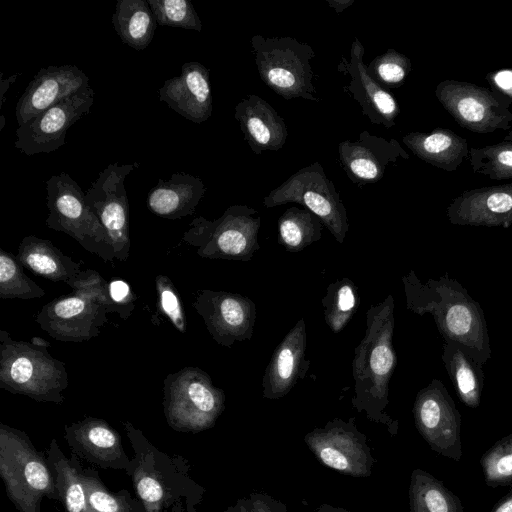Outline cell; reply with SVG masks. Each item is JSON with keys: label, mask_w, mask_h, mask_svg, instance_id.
I'll return each mask as SVG.
<instances>
[{"label": "cell", "mask_w": 512, "mask_h": 512, "mask_svg": "<svg viewBox=\"0 0 512 512\" xmlns=\"http://www.w3.org/2000/svg\"><path fill=\"white\" fill-rule=\"evenodd\" d=\"M110 296L118 309V315L126 320L135 308V296L129 284L122 280L110 282Z\"/></svg>", "instance_id": "43"}, {"label": "cell", "mask_w": 512, "mask_h": 512, "mask_svg": "<svg viewBox=\"0 0 512 512\" xmlns=\"http://www.w3.org/2000/svg\"><path fill=\"white\" fill-rule=\"evenodd\" d=\"M394 327V299L388 295L366 312L365 333L352 361L354 395L351 399L357 412H364L371 422L385 425L392 436L398 433L399 424L385 409L389 404V383L397 365Z\"/></svg>", "instance_id": "2"}, {"label": "cell", "mask_w": 512, "mask_h": 512, "mask_svg": "<svg viewBox=\"0 0 512 512\" xmlns=\"http://www.w3.org/2000/svg\"><path fill=\"white\" fill-rule=\"evenodd\" d=\"M442 350V361L459 399L469 408H477L484 384L482 365L453 342H443Z\"/></svg>", "instance_id": "29"}, {"label": "cell", "mask_w": 512, "mask_h": 512, "mask_svg": "<svg viewBox=\"0 0 512 512\" xmlns=\"http://www.w3.org/2000/svg\"><path fill=\"white\" fill-rule=\"evenodd\" d=\"M234 117L253 153L278 151L285 145L288 135L285 120L260 96L252 94L239 101Z\"/></svg>", "instance_id": "25"}, {"label": "cell", "mask_w": 512, "mask_h": 512, "mask_svg": "<svg viewBox=\"0 0 512 512\" xmlns=\"http://www.w3.org/2000/svg\"><path fill=\"white\" fill-rule=\"evenodd\" d=\"M138 163L109 164L85 193V200L108 233L115 259L130 254L129 204L124 180Z\"/></svg>", "instance_id": "13"}, {"label": "cell", "mask_w": 512, "mask_h": 512, "mask_svg": "<svg viewBox=\"0 0 512 512\" xmlns=\"http://www.w3.org/2000/svg\"><path fill=\"white\" fill-rule=\"evenodd\" d=\"M411 69L410 59L392 48L375 57L367 65V71L370 76L381 86L388 87L402 85Z\"/></svg>", "instance_id": "40"}, {"label": "cell", "mask_w": 512, "mask_h": 512, "mask_svg": "<svg viewBox=\"0 0 512 512\" xmlns=\"http://www.w3.org/2000/svg\"><path fill=\"white\" fill-rule=\"evenodd\" d=\"M31 343L36 345V346H39V347H45V348H48L50 346V343L40 337H33L31 339Z\"/></svg>", "instance_id": "51"}, {"label": "cell", "mask_w": 512, "mask_h": 512, "mask_svg": "<svg viewBox=\"0 0 512 512\" xmlns=\"http://www.w3.org/2000/svg\"><path fill=\"white\" fill-rule=\"evenodd\" d=\"M365 48L358 38L351 44L349 59L342 57L337 70L349 77L343 90L361 106L362 113L373 124L391 128L396 125L400 109L396 99L367 71Z\"/></svg>", "instance_id": "18"}, {"label": "cell", "mask_w": 512, "mask_h": 512, "mask_svg": "<svg viewBox=\"0 0 512 512\" xmlns=\"http://www.w3.org/2000/svg\"><path fill=\"white\" fill-rule=\"evenodd\" d=\"M0 475L19 512H41L44 497L60 500L53 471L27 435L0 424Z\"/></svg>", "instance_id": "4"}, {"label": "cell", "mask_w": 512, "mask_h": 512, "mask_svg": "<svg viewBox=\"0 0 512 512\" xmlns=\"http://www.w3.org/2000/svg\"><path fill=\"white\" fill-rule=\"evenodd\" d=\"M206 192L200 177L174 173L170 179H159L147 195L148 209L166 219H180L194 214Z\"/></svg>", "instance_id": "26"}, {"label": "cell", "mask_w": 512, "mask_h": 512, "mask_svg": "<svg viewBox=\"0 0 512 512\" xmlns=\"http://www.w3.org/2000/svg\"><path fill=\"white\" fill-rule=\"evenodd\" d=\"M124 427L135 451L127 472L132 477L135 491L146 512H164L181 496L176 492V478H170L176 474V470H172L173 463L151 446L130 422H124Z\"/></svg>", "instance_id": "14"}, {"label": "cell", "mask_w": 512, "mask_h": 512, "mask_svg": "<svg viewBox=\"0 0 512 512\" xmlns=\"http://www.w3.org/2000/svg\"><path fill=\"white\" fill-rule=\"evenodd\" d=\"M17 76H18V74L13 75V76L9 77L8 79L1 78V88H0L1 89V94H0L1 107L4 103V97H5L6 90L9 88L10 84L16 80Z\"/></svg>", "instance_id": "50"}, {"label": "cell", "mask_w": 512, "mask_h": 512, "mask_svg": "<svg viewBox=\"0 0 512 512\" xmlns=\"http://www.w3.org/2000/svg\"><path fill=\"white\" fill-rule=\"evenodd\" d=\"M490 512H512V484L506 495L495 503Z\"/></svg>", "instance_id": "46"}, {"label": "cell", "mask_w": 512, "mask_h": 512, "mask_svg": "<svg viewBox=\"0 0 512 512\" xmlns=\"http://www.w3.org/2000/svg\"><path fill=\"white\" fill-rule=\"evenodd\" d=\"M313 512H352L342 507L332 506L331 504L324 503L319 505Z\"/></svg>", "instance_id": "49"}, {"label": "cell", "mask_w": 512, "mask_h": 512, "mask_svg": "<svg viewBox=\"0 0 512 512\" xmlns=\"http://www.w3.org/2000/svg\"><path fill=\"white\" fill-rule=\"evenodd\" d=\"M355 421V417L348 421L334 418L308 432L304 442L322 465L343 475L365 478L372 474L376 459Z\"/></svg>", "instance_id": "11"}, {"label": "cell", "mask_w": 512, "mask_h": 512, "mask_svg": "<svg viewBox=\"0 0 512 512\" xmlns=\"http://www.w3.org/2000/svg\"><path fill=\"white\" fill-rule=\"evenodd\" d=\"M321 302L325 323L332 332L339 333L358 309V287L347 277L337 279L328 285Z\"/></svg>", "instance_id": "34"}, {"label": "cell", "mask_w": 512, "mask_h": 512, "mask_svg": "<svg viewBox=\"0 0 512 512\" xmlns=\"http://www.w3.org/2000/svg\"><path fill=\"white\" fill-rule=\"evenodd\" d=\"M46 225L63 232L105 262L115 259L108 233L85 200L79 184L67 173L51 176L46 182Z\"/></svg>", "instance_id": "8"}, {"label": "cell", "mask_w": 512, "mask_h": 512, "mask_svg": "<svg viewBox=\"0 0 512 512\" xmlns=\"http://www.w3.org/2000/svg\"><path fill=\"white\" fill-rule=\"evenodd\" d=\"M251 51L261 80L286 100L320 101L313 85L312 47L292 37L254 35Z\"/></svg>", "instance_id": "5"}, {"label": "cell", "mask_w": 512, "mask_h": 512, "mask_svg": "<svg viewBox=\"0 0 512 512\" xmlns=\"http://www.w3.org/2000/svg\"><path fill=\"white\" fill-rule=\"evenodd\" d=\"M186 506H187L186 512H196V510L194 508V503L191 499L186 500Z\"/></svg>", "instance_id": "52"}, {"label": "cell", "mask_w": 512, "mask_h": 512, "mask_svg": "<svg viewBox=\"0 0 512 512\" xmlns=\"http://www.w3.org/2000/svg\"><path fill=\"white\" fill-rule=\"evenodd\" d=\"M493 85V90L507 95L512 99V71L502 70L486 77Z\"/></svg>", "instance_id": "45"}, {"label": "cell", "mask_w": 512, "mask_h": 512, "mask_svg": "<svg viewBox=\"0 0 512 512\" xmlns=\"http://www.w3.org/2000/svg\"><path fill=\"white\" fill-rule=\"evenodd\" d=\"M112 23L121 41L136 50L150 44L157 26L147 0H118Z\"/></svg>", "instance_id": "30"}, {"label": "cell", "mask_w": 512, "mask_h": 512, "mask_svg": "<svg viewBox=\"0 0 512 512\" xmlns=\"http://www.w3.org/2000/svg\"><path fill=\"white\" fill-rule=\"evenodd\" d=\"M297 203L315 214L342 244L349 230L346 207L319 162L303 167L263 198L266 208Z\"/></svg>", "instance_id": "9"}, {"label": "cell", "mask_w": 512, "mask_h": 512, "mask_svg": "<svg viewBox=\"0 0 512 512\" xmlns=\"http://www.w3.org/2000/svg\"><path fill=\"white\" fill-rule=\"evenodd\" d=\"M406 308L423 316L431 314L443 342H453L477 363L491 357L490 337L480 304L448 274L422 282L414 270L402 276Z\"/></svg>", "instance_id": "1"}, {"label": "cell", "mask_w": 512, "mask_h": 512, "mask_svg": "<svg viewBox=\"0 0 512 512\" xmlns=\"http://www.w3.org/2000/svg\"><path fill=\"white\" fill-rule=\"evenodd\" d=\"M209 74L199 62L184 63L180 75L167 79L159 89V99L184 118L205 122L212 114Z\"/></svg>", "instance_id": "24"}, {"label": "cell", "mask_w": 512, "mask_h": 512, "mask_svg": "<svg viewBox=\"0 0 512 512\" xmlns=\"http://www.w3.org/2000/svg\"><path fill=\"white\" fill-rule=\"evenodd\" d=\"M338 155L347 177L358 186L378 182L390 164L409 159L396 139L387 140L368 131L361 132L356 141L340 142Z\"/></svg>", "instance_id": "19"}, {"label": "cell", "mask_w": 512, "mask_h": 512, "mask_svg": "<svg viewBox=\"0 0 512 512\" xmlns=\"http://www.w3.org/2000/svg\"><path fill=\"white\" fill-rule=\"evenodd\" d=\"M469 163L473 173L490 180L512 178V141H502L484 147L469 149Z\"/></svg>", "instance_id": "36"}, {"label": "cell", "mask_w": 512, "mask_h": 512, "mask_svg": "<svg viewBox=\"0 0 512 512\" xmlns=\"http://www.w3.org/2000/svg\"><path fill=\"white\" fill-rule=\"evenodd\" d=\"M47 461L52 468L60 500L67 512H89L80 468L72 459L63 455L55 439L50 443Z\"/></svg>", "instance_id": "32"}, {"label": "cell", "mask_w": 512, "mask_h": 512, "mask_svg": "<svg viewBox=\"0 0 512 512\" xmlns=\"http://www.w3.org/2000/svg\"><path fill=\"white\" fill-rule=\"evenodd\" d=\"M16 257L23 267L53 282L67 283L82 271L84 264L64 254L51 241L34 235L22 239Z\"/></svg>", "instance_id": "28"}, {"label": "cell", "mask_w": 512, "mask_h": 512, "mask_svg": "<svg viewBox=\"0 0 512 512\" xmlns=\"http://www.w3.org/2000/svg\"><path fill=\"white\" fill-rule=\"evenodd\" d=\"M89 86V78L75 65H51L40 69L17 102L15 113L18 125L27 123Z\"/></svg>", "instance_id": "20"}, {"label": "cell", "mask_w": 512, "mask_h": 512, "mask_svg": "<svg viewBox=\"0 0 512 512\" xmlns=\"http://www.w3.org/2000/svg\"><path fill=\"white\" fill-rule=\"evenodd\" d=\"M65 438L75 454L102 468L128 472L132 466L120 434L103 419L86 417L66 425Z\"/></svg>", "instance_id": "23"}, {"label": "cell", "mask_w": 512, "mask_h": 512, "mask_svg": "<svg viewBox=\"0 0 512 512\" xmlns=\"http://www.w3.org/2000/svg\"><path fill=\"white\" fill-rule=\"evenodd\" d=\"M257 214L247 205H232L217 219H193L182 239L202 258L248 262L260 249Z\"/></svg>", "instance_id": "7"}, {"label": "cell", "mask_w": 512, "mask_h": 512, "mask_svg": "<svg viewBox=\"0 0 512 512\" xmlns=\"http://www.w3.org/2000/svg\"><path fill=\"white\" fill-rule=\"evenodd\" d=\"M155 286L160 310L180 333H185L187 331L186 316L174 284L167 276L157 275Z\"/></svg>", "instance_id": "42"}, {"label": "cell", "mask_w": 512, "mask_h": 512, "mask_svg": "<svg viewBox=\"0 0 512 512\" xmlns=\"http://www.w3.org/2000/svg\"><path fill=\"white\" fill-rule=\"evenodd\" d=\"M89 512H93V511H91V510L89 509Z\"/></svg>", "instance_id": "54"}, {"label": "cell", "mask_w": 512, "mask_h": 512, "mask_svg": "<svg viewBox=\"0 0 512 512\" xmlns=\"http://www.w3.org/2000/svg\"><path fill=\"white\" fill-rule=\"evenodd\" d=\"M107 314L103 305L73 292L45 304L35 320L53 339L83 342L99 335L108 321Z\"/></svg>", "instance_id": "17"}, {"label": "cell", "mask_w": 512, "mask_h": 512, "mask_svg": "<svg viewBox=\"0 0 512 512\" xmlns=\"http://www.w3.org/2000/svg\"><path fill=\"white\" fill-rule=\"evenodd\" d=\"M167 424L178 432L197 433L212 428L225 409V393L198 367L168 374L163 382Z\"/></svg>", "instance_id": "6"}, {"label": "cell", "mask_w": 512, "mask_h": 512, "mask_svg": "<svg viewBox=\"0 0 512 512\" xmlns=\"http://www.w3.org/2000/svg\"><path fill=\"white\" fill-rule=\"evenodd\" d=\"M410 512H464L457 495L429 472L415 469L409 484Z\"/></svg>", "instance_id": "31"}, {"label": "cell", "mask_w": 512, "mask_h": 512, "mask_svg": "<svg viewBox=\"0 0 512 512\" xmlns=\"http://www.w3.org/2000/svg\"><path fill=\"white\" fill-rule=\"evenodd\" d=\"M324 224L306 208L290 207L277 222V241L289 252H300L322 237Z\"/></svg>", "instance_id": "33"}, {"label": "cell", "mask_w": 512, "mask_h": 512, "mask_svg": "<svg viewBox=\"0 0 512 512\" xmlns=\"http://www.w3.org/2000/svg\"><path fill=\"white\" fill-rule=\"evenodd\" d=\"M306 348V324L300 318L276 346L266 366L262 380L263 398H283L298 381L305 378L310 366V361L306 359Z\"/></svg>", "instance_id": "22"}, {"label": "cell", "mask_w": 512, "mask_h": 512, "mask_svg": "<svg viewBox=\"0 0 512 512\" xmlns=\"http://www.w3.org/2000/svg\"><path fill=\"white\" fill-rule=\"evenodd\" d=\"M329 7L332 8L337 14H340L345 9L349 8L354 0H326Z\"/></svg>", "instance_id": "48"}, {"label": "cell", "mask_w": 512, "mask_h": 512, "mask_svg": "<svg viewBox=\"0 0 512 512\" xmlns=\"http://www.w3.org/2000/svg\"><path fill=\"white\" fill-rule=\"evenodd\" d=\"M252 512H288L287 507L281 501L263 492L250 494Z\"/></svg>", "instance_id": "44"}, {"label": "cell", "mask_w": 512, "mask_h": 512, "mask_svg": "<svg viewBox=\"0 0 512 512\" xmlns=\"http://www.w3.org/2000/svg\"><path fill=\"white\" fill-rule=\"evenodd\" d=\"M45 294V290L24 273L17 257L0 248V299L30 300Z\"/></svg>", "instance_id": "35"}, {"label": "cell", "mask_w": 512, "mask_h": 512, "mask_svg": "<svg viewBox=\"0 0 512 512\" xmlns=\"http://www.w3.org/2000/svg\"><path fill=\"white\" fill-rule=\"evenodd\" d=\"M94 90L89 86L45 110L16 129L15 147L31 156L50 153L65 144L67 130L89 113Z\"/></svg>", "instance_id": "16"}, {"label": "cell", "mask_w": 512, "mask_h": 512, "mask_svg": "<svg viewBox=\"0 0 512 512\" xmlns=\"http://www.w3.org/2000/svg\"><path fill=\"white\" fill-rule=\"evenodd\" d=\"M157 24L201 32L202 23L188 0H147Z\"/></svg>", "instance_id": "39"}, {"label": "cell", "mask_w": 512, "mask_h": 512, "mask_svg": "<svg viewBox=\"0 0 512 512\" xmlns=\"http://www.w3.org/2000/svg\"><path fill=\"white\" fill-rule=\"evenodd\" d=\"M484 481L491 488L512 484V434L499 439L481 457Z\"/></svg>", "instance_id": "38"}, {"label": "cell", "mask_w": 512, "mask_h": 512, "mask_svg": "<svg viewBox=\"0 0 512 512\" xmlns=\"http://www.w3.org/2000/svg\"><path fill=\"white\" fill-rule=\"evenodd\" d=\"M412 412L415 427L430 448L459 461L463 454L461 414L440 380L433 379L417 393Z\"/></svg>", "instance_id": "12"}, {"label": "cell", "mask_w": 512, "mask_h": 512, "mask_svg": "<svg viewBox=\"0 0 512 512\" xmlns=\"http://www.w3.org/2000/svg\"><path fill=\"white\" fill-rule=\"evenodd\" d=\"M446 215L454 225L508 228L512 225V182L465 190L450 202Z\"/></svg>", "instance_id": "21"}, {"label": "cell", "mask_w": 512, "mask_h": 512, "mask_svg": "<svg viewBox=\"0 0 512 512\" xmlns=\"http://www.w3.org/2000/svg\"><path fill=\"white\" fill-rule=\"evenodd\" d=\"M0 386L36 401L61 404L68 374L65 363L52 357L47 348L14 340L1 330Z\"/></svg>", "instance_id": "3"}, {"label": "cell", "mask_w": 512, "mask_h": 512, "mask_svg": "<svg viewBox=\"0 0 512 512\" xmlns=\"http://www.w3.org/2000/svg\"><path fill=\"white\" fill-rule=\"evenodd\" d=\"M504 141H512V130L504 137Z\"/></svg>", "instance_id": "53"}, {"label": "cell", "mask_w": 512, "mask_h": 512, "mask_svg": "<svg viewBox=\"0 0 512 512\" xmlns=\"http://www.w3.org/2000/svg\"><path fill=\"white\" fill-rule=\"evenodd\" d=\"M193 307L201 316L212 339L223 347L252 338L256 305L239 293L198 290Z\"/></svg>", "instance_id": "15"}, {"label": "cell", "mask_w": 512, "mask_h": 512, "mask_svg": "<svg viewBox=\"0 0 512 512\" xmlns=\"http://www.w3.org/2000/svg\"><path fill=\"white\" fill-rule=\"evenodd\" d=\"M435 96L455 122L471 132L486 134L511 127L512 99L498 91L446 79L436 86Z\"/></svg>", "instance_id": "10"}, {"label": "cell", "mask_w": 512, "mask_h": 512, "mask_svg": "<svg viewBox=\"0 0 512 512\" xmlns=\"http://www.w3.org/2000/svg\"><path fill=\"white\" fill-rule=\"evenodd\" d=\"M402 141L419 159L447 172L456 171L469 159L467 140L447 128L410 132Z\"/></svg>", "instance_id": "27"}, {"label": "cell", "mask_w": 512, "mask_h": 512, "mask_svg": "<svg viewBox=\"0 0 512 512\" xmlns=\"http://www.w3.org/2000/svg\"><path fill=\"white\" fill-rule=\"evenodd\" d=\"M223 512H252V502L250 498H240L232 506H229Z\"/></svg>", "instance_id": "47"}, {"label": "cell", "mask_w": 512, "mask_h": 512, "mask_svg": "<svg viewBox=\"0 0 512 512\" xmlns=\"http://www.w3.org/2000/svg\"><path fill=\"white\" fill-rule=\"evenodd\" d=\"M81 481L84 487L87 504L93 512H146L144 505L139 504L128 494L110 493L100 479L91 471L81 470Z\"/></svg>", "instance_id": "37"}, {"label": "cell", "mask_w": 512, "mask_h": 512, "mask_svg": "<svg viewBox=\"0 0 512 512\" xmlns=\"http://www.w3.org/2000/svg\"><path fill=\"white\" fill-rule=\"evenodd\" d=\"M73 292L81 294L101 305L108 313H117L118 309L110 296V283H108L97 271L86 269L75 278L67 282Z\"/></svg>", "instance_id": "41"}]
</instances>
